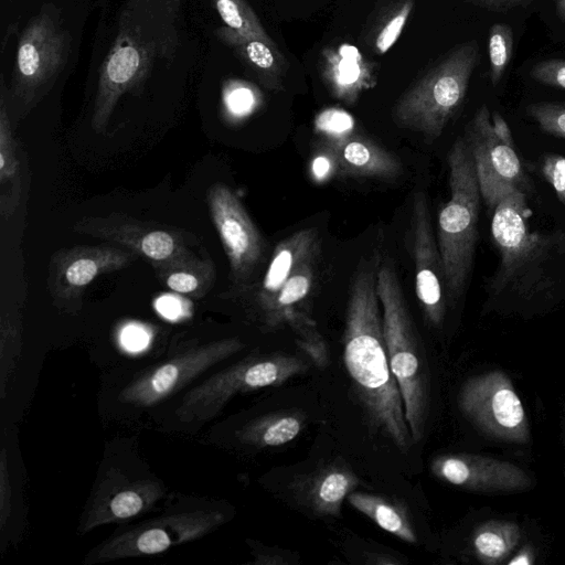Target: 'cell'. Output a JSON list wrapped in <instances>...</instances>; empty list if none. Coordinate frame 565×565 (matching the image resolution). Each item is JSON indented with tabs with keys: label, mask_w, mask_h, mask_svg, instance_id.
<instances>
[{
	"label": "cell",
	"mask_w": 565,
	"mask_h": 565,
	"mask_svg": "<svg viewBox=\"0 0 565 565\" xmlns=\"http://www.w3.org/2000/svg\"><path fill=\"white\" fill-rule=\"evenodd\" d=\"M183 0H124L114 41L99 68L92 127L106 129L119 99L139 95L154 68L169 66L180 45Z\"/></svg>",
	"instance_id": "obj_1"
},
{
	"label": "cell",
	"mask_w": 565,
	"mask_h": 565,
	"mask_svg": "<svg viewBox=\"0 0 565 565\" xmlns=\"http://www.w3.org/2000/svg\"><path fill=\"white\" fill-rule=\"evenodd\" d=\"M380 305L376 275L361 271L348 301L343 363L370 424L405 451L413 440L390 366Z\"/></svg>",
	"instance_id": "obj_2"
},
{
	"label": "cell",
	"mask_w": 565,
	"mask_h": 565,
	"mask_svg": "<svg viewBox=\"0 0 565 565\" xmlns=\"http://www.w3.org/2000/svg\"><path fill=\"white\" fill-rule=\"evenodd\" d=\"M526 195L513 191L492 211L491 238L500 262L488 284L494 299L556 298L565 291V230L534 231Z\"/></svg>",
	"instance_id": "obj_3"
},
{
	"label": "cell",
	"mask_w": 565,
	"mask_h": 565,
	"mask_svg": "<svg viewBox=\"0 0 565 565\" xmlns=\"http://www.w3.org/2000/svg\"><path fill=\"white\" fill-rule=\"evenodd\" d=\"M450 198L438 215V249L441 258L446 298L455 303L470 277L478 241L482 199L471 151L463 137L448 153Z\"/></svg>",
	"instance_id": "obj_4"
},
{
	"label": "cell",
	"mask_w": 565,
	"mask_h": 565,
	"mask_svg": "<svg viewBox=\"0 0 565 565\" xmlns=\"http://www.w3.org/2000/svg\"><path fill=\"white\" fill-rule=\"evenodd\" d=\"M383 332L391 371L397 382L413 443L422 440L429 413V373L394 269L376 271Z\"/></svg>",
	"instance_id": "obj_5"
},
{
	"label": "cell",
	"mask_w": 565,
	"mask_h": 565,
	"mask_svg": "<svg viewBox=\"0 0 565 565\" xmlns=\"http://www.w3.org/2000/svg\"><path fill=\"white\" fill-rule=\"evenodd\" d=\"M72 35L60 10L45 3L23 29L18 42L11 85L6 92L11 120L18 122L47 95L65 68Z\"/></svg>",
	"instance_id": "obj_6"
},
{
	"label": "cell",
	"mask_w": 565,
	"mask_h": 565,
	"mask_svg": "<svg viewBox=\"0 0 565 565\" xmlns=\"http://www.w3.org/2000/svg\"><path fill=\"white\" fill-rule=\"evenodd\" d=\"M478 62L476 40L456 46L397 100L394 121L428 139L438 138L461 107Z\"/></svg>",
	"instance_id": "obj_7"
},
{
	"label": "cell",
	"mask_w": 565,
	"mask_h": 565,
	"mask_svg": "<svg viewBox=\"0 0 565 565\" xmlns=\"http://www.w3.org/2000/svg\"><path fill=\"white\" fill-rule=\"evenodd\" d=\"M465 140L471 151L482 200L493 211L513 191L527 194L531 182L515 151L512 132L504 118L481 105L468 122Z\"/></svg>",
	"instance_id": "obj_8"
},
{
	"label": "cell",
	"mask_w": 565,
	"mask_h": 565,
	"mask_svg": "<svg viewBox=\"0 0 565 565\" xmlns=\"http://www.w3.org/2000/svg\"><path fill=\"white\" fill-rule=\"evenodd\" d=\"M458 403L463 415L487 436L515 444L530 441L526 413L505 373L491 371L468 379Z\"/></svg>",
	"instance_id": "obj_9"
},
{
	"label": "cell",
	"mask_w": 565,
	"mask_h": 565,
	"mask_svg": "<svg viewBox=\"0 0 565 565\" xmlns=\"http://www.w3.org/2000/svg\"><path fill=\"white\" fill-rule=\"evenodd\" d=\"M73 230L131 252L151 264L156 273L198 256L182 233L125 215L86 217L75 223Z\"/></svg>",
	"instance_id": "obj_10"
},
{
	"label": "cell",
	"mask_w": 565,
	"mask_h": 565,
	"mask_svg": "<svg viewBox=\"0 0 565 565\" xmlns=\"http://www.w3.org/2000/svg\"><path fill=\"white\" fill-rule=\"evenodd\" d=\"M138 257L115 245L75 246L57 250L50 260L47 286L55 305L76 310L83 294L99 275L122 269Z\"/></svg>",
	"instance_id": "obj_11"
},
{
	"label": "cell",
	"mask_w": 565,
	"mask_h": 565,
	"mask_svg": "<svg viewBox=\"0 0 565 565\" xmlns=\"http://www.w3.org/2000/svg\"><path fill=\"white\" fill-rule=\"evenodd\" d=\"M211 218L227 256L231 277L246 280L263 256L264 243L257 227L235 193L215 183L207 192Z\"/></svg>",
	"instance_id": "obj_12"
},
{
	"label": "cell",
	"mask_w": 565,
	"mask_h": 565,
	"mask_svg": "<svg viewBox=\"0 0 565 565\" xmlns=\"http://www.w3.org/2000/svg\"><path fill=\"white\" fill-rule=\"evenodd\" d=\"M413 234L416 295L427 321L439 327L446 310L445 277L431 230L427 198L423 192H417L414 196Z\"/></svg>",
	"instance_id": "obj_13"
},
{
	"label": "cell",
	"mask_w": 565,
	"mask_h": 565,
	"mask_svg": "<svg viewBox=\"0 0 565 565\" xmlns=\"http://www.w3.org/2000/svg\"><path fill=\"white\" fill-rule=\"evenodd\" d=\"M430 470L439 480L472 491H522L532 486L531 478L521 467L480 455L437 456Z\"/></svg>",
	"instance_id": "obj_14"
},
{
	"label": "cell",
	"mask_w": 565,
	"mask_h": 565,
	"mask_svg": "<svg viewBox=\"0 0 565 565\" xmlns=\"http://www.w3.org/2000/svg\"><path fill=\"white\" fill-rule=\"evenodd\" d=\"M302 359L284 353L253 358L232 366L207 384V396L221 405L237 392L279 386L307 372Z\"/></svg>",
	"instance_id": "obj_15"
},
{
	"label": "cell",
	"mask_w": 565,
	"mask_h": 565,
	"mask_svg": "<svg viewBox=\"0 0 565 565\" xmlns=\"http://www.w3.org/2000/svg\"><path fill=\"white\" fill-rule=\"evenodd\" d=\"M243 348L238 339H225L193 350L178 360L162 364L127 390L125 397L141 404H150L169 394L186 379L204 367Z\"/></svg>",
	"instance_id": "obj_16"
},
{
	"label": "cell",
	"mask_w": 565,
	"mask_h": 565,
	"mask_svg": "<svg viewBox=\"0 0 565 565\" xmlns=\"http://www.w3.org/2000/svg\"><path fill=\"white\" fill-rule=\"evenodd\" d=\"M321 75L331 94L347 104H354L377 79L375 64L348 43L323 51Z\"/></svg>",
	"instance_id": "obj_17"
},
{
	"label": "cell",
	"mask_w": 565,
	"mask_h": 565,
	"mask_svg": "<svg viewBox=\"0 0 565 565\" xmlns=\"http://www.w3.org/2000/svg\"><path fill=\"white\" fill-rule=\"evenodd\" d=\"M215 35L234 51L263 87L269 90L282 89L287 61L274 41L242 34L226 25L218 26Z\"/></svg>",
	"instance_id": "obj_18"
},
{
	"label": "cell",
	"mask_w": 565,
	"mask_h": 565,
	"mask_svg": "<svg viewBox=\"0 0 565 565\" xmlns=\"http://www.w3.org/2000/svg\"><path fill=\"white\" fill-rule=\"evenodd\" d=\"M317 234L313 228L301 230L280 242L273 254L259 291V303L265 315L289 276L316 252Z\"/></svg>",
	"instance_id": "obj_19"
},
{
	"label": "cell",
	"mask_w": 565,
	"mask_h": 565,
	"mask_svg": "<svg viewBox=\"0 0 565 565\" xmlns=\"http://www.w3.org/2000/svg\"><path fill=\"white\" fill-rule=\"evenodd\" d=\"M330 147L340 168L351 174L393 179L402 172V164L394 154L365 137L351 135L330 142Z\"/></svg>",
	"instance_id": "obj_20"
},
{
	"label": "cell",
	"mask_w": 565,
	"mask_h": 565,
	"mask_svg": "<svg viewBox=\"0 0 565 565\" xmlns=\"http://www.w3.org/2000/svg\"><path fill=\"white\" fill-rule=\"evenodd\" d=\"M359 478L349 468L330 465L312 475L299 487L301 499L320 515H338L345 498L358 487Z\"/></svg>",
	"instance_id": "obj_21"
},
{
	"label": "cell",
	"mask_w": 565,
	"mask_h": 565,
	"mask_svg": "<svg viewBox=\"0 0 565 565\" xmlns=\"http://www.w3.org/2000/svg\"><path fill=\"white\" fill-rule=\"evenodd\" d=\"M6 85L1 76L0 89V214L9 218L20 204L23 172L19 147L12 132Z\"/></svg>",
	"instance_id": "obj_22"
},
{
	"label": "cell",
	"mask_w": 565,
	"mask_h": 565,
	"mask_svg": "<svg viewBox=\"0 0 565 565\" xmlns=\"http://www.w3.org/2000/svg\"><path fill=\"white\" fill-rule=\"evenodd\" d=\"M348 501L355 510L369 516L384 531L407 543L417 542L412 520L402 503L380 494L359 491L351 492Z\"/></svg>",
	"instance_id": "obj_23"
},
{
	"label": "cell",
	"mask_w": 565,
	"mask_h": 565,
	"mask_svg": "<svg viewBox=\"0 0 565 565\" xmlns=\"http://www.w3.org/2000/svg\"><path fill=\"white\" fill-rule=\"evenodd\" d=\"M521 535L520 526L512 521L483 522L476 527L471 536L473 554L483 564H500L518 547Z\"/></svg>",
	"instance_id": "obj_24"
},
{
	"label": "cell",
	"mask_w": 565,
	"mask_h": 565,
	"mask_svg": "<svg viewBox=\"0 0 565 565\" xmlns=\"http://www.w3.org/2000/svg\"><path fill=\"white\" fill-rule=\"evenodd\" d=\"M303 426V414L284 411L253 422L243 430L242 438L258 447H278L294 440Z\"/></svg>",
	"instance_id": "obj_25"
},
{
	"label": "cell",
	"mask_w": 565,
	"mask_h": 565,
	"mask_svg": "<svg viewBox=\"0 0 565 565\" xmlns=\"http://www.w3.org/2000/svg\"><path fill=\"white\" fill-rule=\"evenodd\" d=\"M158 278L172 291L201 297L213 285L214 265L209 258H195L157 271Z\"/></svg>",
	"instance_id": "obj_26"
},
{
	"label": "cell",
	"mask_w": 565,
	"mask_h": 565,
	"mask_svg": "<svg viewBox=\"0 0 565 565\" xmlns=\"http://www.w3.org/2000/svg\"><path fill=\"white\" fill-rule=\"evenodd\" d=\"M313 282L312 257L301 263L279 289L274 303L266 313L269 327L285 323L287 316L295 310L294 306L302 300Z\"/></svg>",
	"instance_id": "obj_27"
},
{
	"label": "cell",
	"mask_w": 565,
	"mask_h": 565,
	"mask_svg": "<svg viewBox=\"0 0 565 565\" xmlns=\"http://www.w3.org/2000/svg\"><path fill=\"white\" fill-rule=\"evenodd\" d=\"M224 25L232 30L273 41L246 0H211Z\"/></svg>",
	"instance_id": "obj_28"
},
{
	"label": "cell",
	"mask_w": 565,
	"mask_h": 565,
	"mask_svg": "<svg viewBox=\"0 0 565 565\" xmlns=\"http://www.w3.org/2000/svg\"><path fill=\"white\" fill-rule=\"evenodd\" d=\"M285 323L294 330L297 345L311 362L318 367H326L329 364V353L316 323L296 309L287 316Z\"/></svg>",
	"instance_id": "obj_29"
},
{
	"label": "cell",
	"mask_w": 565,
	"mask_h": 565,
	"mask_svg": "<svg viewBox=\"0 0 565 565\" xmlns=\"http://www.w3.org/2000/svg\"><path fill=\"white\" fill-rule=\"evenodd\" d=\"M514 47L513 30L508 23H494L488 35L490 82L498 86L509 66Z\"/></svg>",
	"instance_id": "obj_30"
},
{
	"label": "cell",
	"mask_w": 565,
	"mask_h": 565,
	"mask_svg": "<svg viewBox=\"0 0 565 565\" xmlns=\"http://www.w3.org/2000/svg\"><path fill=\"white\" fill-rule=\"evenodd\" d=\"M413 6L414 0L399 1L383 17L372 42L377 54H385L396 43L412 13Z\"/></svg>",
	"instance_id": "obj_31"
},
{
	"label": "cell",
	"mask_w": 565,
	"mask_h": 565,
	"mask_svg": "<svg viewBox=\"0 0 565 565\" xmlns=\"http://www.w3.org/2000/svg\"><path fill=\"white\" fill-rule=\"evenodd\" d=\"M260 97L258 88L246 81L232 78L223 84V106L233 117L242 118L252 114L258 107Z\"/></svg>",
	"instance_id": "obj_32"
},
{
	"label": "cell",
	"mask_w": 565,
	"mask_h": 565,
	"mask_svg": "<svg viewBox=\"0 0 565 565\" xmlns=\"http://www.w3.org/2000/svg\"><path fill=\"white\" fill-rule=\"evenodd\" d=\"M525 111L544 132L565 138V104L532 103L526 106Z\"/></svg>",
	"instance_id": "obj_33"
},
{
	"label": "cell",
	"mask_w": 565,
	"mask_h": 565,
	"mask_svg": "<svg viewBox=\"0 0 565 565\" xmlns=\"http://www.w3.org/2000/svg\"><path fill=\"white\" fill-rule=\"evenodd\" d=\"M315 128L330 142H333L353 135L354 120L342 109L328 108L316 117Z\"/></svg>",
	"instance_id": "obj_34"
},
{
	"label": "cell",
	"mask_w": 565,
	"mask_h": 565,
	"mask_svg": "<svg viewBox=\"0 0 565 565\" xmlns=\"http://www.w3.org/2000/svg\"><path fill=\"white\" fill-rule=\"evenodd\" d=\"M532 78L543 85L565 90V60L548 58L533 65Z\"/></svg>",
	"instance_id": "obj_35"
},
{
	"label": "cell",
	"mask_w": 565,
	"mask_h": 565,
	"mask_svg": "<svg viewBox=\"0 0 565 565\" xmlns=\"http://www.w3.org/2000/svg\"><path fill=\"white\" fill-rule=\"evenodd\" d=\"M542 174L553 186L559 202L565 205V157L551 153L542 162Z\"/></svg>",
	"instance_id": "obj_36"
},
{
	"label": "cell",
	"mask_w": 565,
	"mask_h": 565,
	"mask_svg": "<svg viewBox=\"0 0 565 565\" xmlns=\"http://www.w3.org/2000/svg\"><path fill=\"white\" fill-rule=\"evenodd\" d=\"M169 533L161 527H151L141 532L136 540L137 552L142 554H157L171 545Z\"/></svg>",
	"instance_id": "obj_37"
},
{
	"label": "cell",
	"mask_w": 565,
	"mask_h": 565,
	"mask_svg": "<svg viewBox=\"0 0 565 565\" xmlns=\"http://www.w3.org/2000/svg\"><path fill=\"white\" fill-rule=\"evenodd\" d=\"M141 508L142 499L132 490L119 492L110 501V510L119 519L130 518L137 514Z\"/></svg>",
	"instance_id": "obj_38"
},
{
	"label": "cell",
	"mask_w": 565,
	"mask_h": 565,
	"mask_svg": "<svg viewBox=\"0 0 565 565\" xmlns=\"http://www.w3.org/2000/svg\"><path fill=\"white\" fill-rule=\"evenodd\" d=\"M340 167L337 156L332 148L329 150L318 153L311 162V173L316 181L323 182L330 179L335 169Z\"/></svg>",
	"instance_id": "obj_39"
},
{
	"label": "cell",
	"mask_w": 565,
	"mask_h": 565,
	"mask_svg": "<svg viewBox=\"0 0 565 565\" xmlns=\"http://www.w3.org/2000/svg\"><path fill=\"white\" fill-rule=\"evenodd\" d=\"M149 333L138 324H128L120 334L122 347L131 352L143 350L149 343Z\"/></svg>",
	"instance_id": "obj_40"
},
{
	"label": "cell",
	"mask_w": 565,
	"mask_h": 565,
	"mask_svg": "<svg viewBox=\"0 0 565 565\" xmlns=\"http://www.w3.org/2000/svg\"><path fill=\"white\" fill-rule=\"evenodd\" d=\"M475 7L487 11L503 13L516 8L527 7L532 0H466Z\"/></svg>",
	"instance_id": "obj_41"
},
{
	"label": "cell",
	"mask_w": 565,
	"mask_h": 565,
	"mask_svg": "<svg viewBox=\"0 0 565 565\" xmlns=\"http://www.w3.org/2000/svg\"><path fill=\"white\" fill-rule=\"evenodd\" d=\"M156 309L167 319L175 320L183 315V306L179 298L163 295L156 300Z\"/></svg>",
	"instance_id": "obj_42"
},
{
	"label": "cell",
	"mask_w": 565,
	"mask_h": 565,
	"mask_svg": "<svg viewBox=\"0 0 565 565\" xmlns=\"http://www.w3.org/2000/svg\"><path fill=\"white\" fill-rule=\"evenodd\" d=\"M535 555L532 546L523 545L507 563L509 565H532Z\"/></svg>",
	"instance_id": "obj_43"
},
{
	"label": "cell",
	"mask_w": 565,
	"mask_h": 565,
	"mask_svg": "<svg viewBox=\"0 0 565 565\" xmlns=\"http://www.w3.org/2000/svg\"><path fill=\"white\" fill-rule=\"evenodd\" d=\"M370 559H369V563L371 564H379V565H384V564H401V561L399 559H396L395 557H393L392 555H388V554H370Z\"/></svg>",
	"instance_id": "obj_44"
},
{
	"label": "cell",
	"mask_w": 565,
	"mask_h": 565,
	"mask_svg": "<svg viewBox=\"0 0 565 565\" xmlns=\"http://www.w3.org/2000/svg\"><path fill=\"white\" fill-rule=\"evenodd\" d=\"M554 7L558 19L565 23V0H554Z\"/></svg>",
	"instance_id": "obj_45"
},
{
	"label": "cell",
	"mask_w": 565,
	"mask_h": 565,
	"mask_svg": "<svg viewBox=\"0 0 565 565\" xmlns=\"http://www.w3.org/2000/svg\"><path fill=\"white\" fill-rule=\"evenodd\" d=\"M9 1H14V0H9Z\"/></svg>",
	"instance_id": "obj_46"
}]
</instances>
